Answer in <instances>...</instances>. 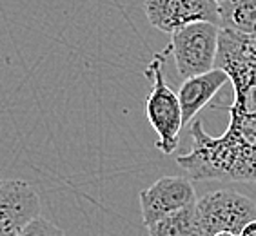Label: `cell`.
<instances>
[{"instance_id": "5b68a950", "label": "cell", "mask_w": 256, "mask_h": 236, "mask_svg": "<svg viewBox=\"0 0 256 236\" xmlns=\"http://www.w3.org/2000/svg\"><path fill=\"white\" fill-rule=\"evenodd\" d=\"M144 11L154 30L169 34L194 22L220 26L216 0H146Z\"/></svg>"}, {"instance_id": "52a82bcc", "label": "cell", "mask_w": 256, "mask_h": 236, "mask_svg": "<svg viewBox=\"0 0 256 236\" xmlns=\"http://www.w3.org/2000/svg\"><path fill=\"white\" fill-rule=\"evenodd\" d=\"M40 216V198L33 186L18 178L0 180V236H16Z\"/></svg>"}, {"instance_id": "30bf717a", "label": "cell", "mask_w": 256, "mask_h": 236, "mask_svg": "<svg viewBox=\"0 0 256 236\" xmlns=\"http://www.w3.org/2000/svg\"><path fill=\"white\" fill-rule=\"evenodd\" d=\"M148 231L149 236H202L196 216V204L160 218L148 226Z\"/></svg>"}, {"instance_id": "ba28073f", "label": "cell", "mask_w": 256, "mask_h": 236, "mask_svg": "<svg viewBox=\"0 0 256 236\" xmlns=\"http://www.w3.org/2000/svg\"><path fill=\"white\" fill-rule=\"evenodd\" d=\"M229 82V76L224 69L214 68L198 76L184 80L182 88L178 91V100L182 106L184 124L191 122L196 116L198 111H202L207 104L211 102L214 94Z\"/></svg>"}, {"instance_id": "4fadbf2b", "label": "cell", "mask_w": 256, "mask_h": 236, "mask_svg": "<svg viewBox=\"0 0 256 236\" xmlns=\"http://www.w3.org/2000/svg\"><path fill=\"white\" fill-rule=\"evenodd\" d=\"M214 236H240V234H234V232H218Z\"/></svg>"}, {"instance_id": "9c48e42d", "label": "cell", "mask_w": 256, "mask_h": 236, "mask_svg": "<svg viewBox=\"0 0 256 236\" xmlns=\"http://www.w3.org/2000/svg\"><path fill=\"white\" fill-rule=\"evenodd\" d=\"M220 28L242 34H256V0H222L218 4Z\"/></svg>"}, {"instance_id": "6da1fadb", "label": "cell", "mask_w": 256, "mask_h": 236, "mask_svg": "<svg viewBox=\"0 0 256 236\" xmlns=\"http://www.w3.org/2000/svg\"><path fill=\"white\" fill-rule=\"evenodd\" d=\"M214 68L226 71L234 89L229 126L220 136H211L196 120L191 151L176 164L192 180L256 182V34L220 28Z\"/></svg>"}, {"instance_id": "8fae6325", "label": "cell", "mask_w": 256, "mask_h": 236, "mask_svg": "<svg viewBox=\"0 0 256 236\" xmlns=\"http://www.w3.org/2000/svg\"><path fill=\"white\" fill-rule=\"evenodd\" d=\"M16 236H66V232L54 224H51L50 220L38 216L34 218L30 226H26Z\"/></svg>"}, {"instance_id": "7a4b0ae2", "label": "cell", "mask_w": 256, "mask_h": 236, "mask_svg": "<svg viewBox=\"0 0 256 236\" xmlns=\"http://www.w3.org/2000/svg\"><path fill=\"white\" fill-rule=\"evenodd\" d=\"M172 51L171 44L164 53H156L151 60L146 74L153 78V89L146 102V114L149 124L153 126L156 133V149L164 154H171L180 144V131L184 126L182 106L178 100V94L169 88L164 76V62L166 56Z\"/></svg>"}, {"instance_id": "8992f818", "label": "cell", "mask_w": 256, "mask_h": 236, "mask_svg": "<svg viewBox=\"0 0 256 236\" xmlns=\"http://www.w3.org/2000/svg\"><path fill=\"white\" fill-rule=\"evenodd\" d=\"M192 204H196L194 187L184 176L158 178L153 186L140 191V211L146 227Z\"/></svg>"}, {"instance_id": "277c9868", "label": "cell", "mask_w": 256, "mask_h": 236, "mask_svg": "<svg viewBox=\"0 0 256 236\" xmlns=\"http://www.w3.org/2000/svg\"><path fill=\"white\" fill-rule=\"evenodd\" d=\"M220 26L194 22L171 33V48L178 74L184 80L214 69Z\"/></svg>"}, {"instance_id": "3957f363", "label": "cell", "mask_w": 256, "mask_h": 236, "mask_svg": "<svg viewBox=\"0 0 256 236\" xmlns=\"http://www.w3.org/2000/svg\"><path fill=\"white\" fill-rule=\"evenodd\" d=\"M196 216L202 236L240 234L247 224L256 220V202L238 191L218 189L196 200Z\"/></svg>"}, {"instance_id": "7c38bea8", "label": "cell", "mask_w": 256, "mask_h": 236, "mask_svg": "<svg viewBox=\"0 0 256 236\" xmlns=\"http://www.w3.org/2000/svg\"><path fill=\"white\" fill-rule=\"evenodd\" d=\"M240 236H256V220H252L251 224H247L244 227V231L240 232Z\"/></svg>"}, {"instance_id": "5bb4252c", "label": "cell", "mask_w": 256, "mask_h": 236, "mask_svg": "<svg viewBox=\"0 0 256 236\" xmlns=\"http://www.w3.org/2000/svg\"><path fill=\"white\" fill-rule=\"evenodd\" d=\"M216 2H218V4H220V2H222V0H216Z\"/></svg>"}]
</instances>
